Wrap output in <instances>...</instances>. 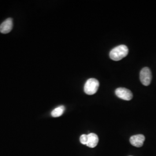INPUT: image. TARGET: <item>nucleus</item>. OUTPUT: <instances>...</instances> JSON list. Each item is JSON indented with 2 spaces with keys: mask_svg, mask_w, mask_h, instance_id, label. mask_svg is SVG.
<instances>
[{
  "mask_svg": "<svg viewBox=\"0 0 156 156\" xmlns=\"http://www.w3.org/2000/svg\"><path fill=\"white\" fill-rule=\"evenodd\" d=\"M13 28V20L12 18H8L6 19L0 25V32L1 33H9L11 31Z\"/></svg>",
  "mask_w": 156,
  "mask_h": 156,
  "instance_id": "nucleus-6",
  "label": "nucleus"
},
{
  "mask_svg": "<svg viewBox=\"0 0 156 156\" xmlns=\"http://www.w3.org/2000/svg\"></svg>",
  "mask_w": 156,
  "mask_h": 156,
  "instance_id": "nucleus-10",
  "label": "nucleus"
},
{
  "mask_svg": "<svg viewBox=\"0 0 156 156\" xmlns=\"http://www.w3.org/2000/svg\"><path fill=\"white\" fill-rule=\"evenodd\" d=\"M128 49L127 46L121 45L113 48L110 51L109 56L112 60L119 61L127 56Z\"/></svg>",
  "mask_w": 156,
  "mask_h": 156,
  "instance_id": "nucleus-1",
  "label": "nucleus"
},
{
  "mask_svg": "<svg viewBox=\"0 0 156 156\" xmlns=\"http://www.w3.org/2000/svg\"><path fill=\"white\" fill-rule=\"evenodd\" d=\"M145 140V137L144 135L138 134L132 136L129 139V142L130 144L135 147H140L144 145Z\"/></svg>",
  "mask_w": 156,
  "mask_h": 156,
  "instance_id": "nucleus-5",
  "label": "nucleus"
},
{
  "mask_svg": "<svg viewBox=\"0 0 156 156\" xmlns=\"http://www.w3.org/2000/svg\"><path fill=\"white\" fill-rule=\"evenodd\" d=\"M152 75L151 69L148 67H144L140 73V80L141 83L144 86H147L151 83Z\"/></svg>",
  "mask_w": 156,
  "mask_h": 156,
  "instance_id": "nucleus-3",
  "label": "nucleus"
},
{
  "mask_svg": "<svg viewBox=\"0 0 156 156\" xmlns=\"http://www.w3.org/2000/svg\"><path fill=\"white\" fill-rule=\"evenodd\" d=\"M115 94L117 97L123 100H131L133 97V94L129 90L123 87L117 88L115 90Z\"/></svg>",
  "mask_w": 156,
  "mask_h": 156,
  "instance_id": "nucleus-4",
  "label": "nucleus"
},
{
  "mask_svg": "<svg viewBox=\"0 0 156 156\" xmlns=\"http://www.w3.org/2000/svg\"><path fill=\"white\" fill-rule=\"evenodd\" d=\"M80 142L83 145H87L88 142V135L83 134L80 137Z\"/></svg>",
  "mask_w": 156,
  "mask_h": 156,
  "instance_id": "nucleus-9",
  "label": "nucleus"
},
{
  "mask_svg": "<svg viewBox=\"0 0 156 156\" xmlns=\"http://www.w3.org/2000/svg\"><path fill=\"white\" fill-rule=\"evenodd\" d=\"M99 138L97 134L90 133L88 134V142L86 146L90 148H94L98 144Z\"/></svg>",
  "mask_w": 156,
  "mask_h": 156,
  "instance_id": "nucleus-7",
  "label": "nucleus"
},
{
  "mask_svg": "<svg viewBox=\"0 0 156 156\" xmlns=\"http://www.w3.org/2000/svg\"><path fill=\"white\" fill-rule=\"evenodd\" d=\"M99 82L94 78L88 79L84 86V91L87 95H93L95 94L99 87Z\"/></svg>",
  "mask_w": 156,
  "mask_h": 156,
  "instance_id": "nucleus-2",
  "label": "nucleus"
},
{
  "mask_svg": "<svg viewBox=\"0 0 156 156\" xmlns=\"http://www.w3.org/2000/svg\"><path fill=\"white\" fill-rule=\"evenodd\" d=\"M65 109H66V108L63 105L58 106L57 108H56L52 111L51 113V115L52 117H60L64 113Z\"/></svg>",
  "mask_w": 156,
  "mask_h": 156,
  "instance_id": "nucleus-8",
  "label": "nucleus"
}]
</instances>
